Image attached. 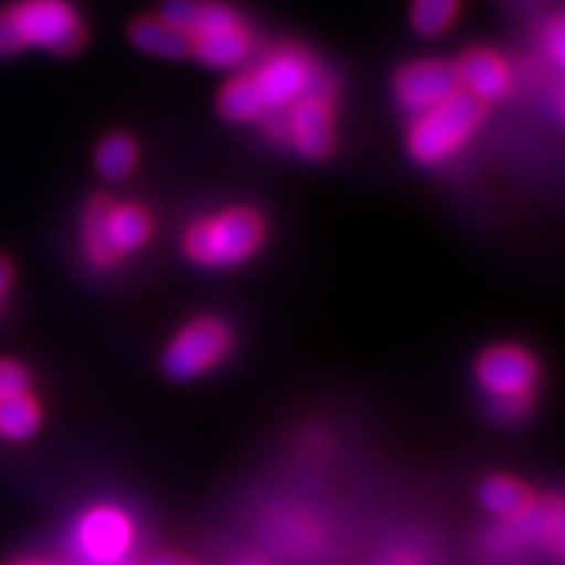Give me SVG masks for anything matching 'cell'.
<instances>
[{
	"label": "cell",
	"instance_id": "cell-1",
	"mask_svg": "<svg viewBox=\"0 0 565 565\" xmlns=\"http://www.w3.org/2000/svg\"><path fill=\"white\" fill-rule=\"evenodd\" d=\"M84 43L78 14L64 0H23L0 14V55H12L26 46L52 52H75Z\"/></svg>",
	"mask_w": 565,
	"mask_h": 565
},
{
	"label": "cell",
	"instance_id": "cell-2",
	"mask_svg": "<svg viewBox=\"0 0 565 565\" xmlns=\"http://www.w3.org/2000/svg\"><path fill=\"white\" fill-rule=\"evenodd\" d=\"M265 218L250 207L207 215L186 230L184 250L201 267H236L265 244Z\"/></svg>",
	"mask_w": 565,
	"mask_h": 565
},
{
	"label": "cell",
	"instance_id": "cell-3",
	"mask_svg": "<svg viewBox=\"0 0 565 565\" xmlns=\"http://www.w3.org/2000/svg\"><path fill=\"white\" fill-rule=\"evenodd\" d=\"M486 107L471 95L457 93L439 107H430L419 113L408 132V150L419 164H439L473 136L480 127Z\"/></svg>",
	"mask_w": 565,
	"mask_h": 565
},
{
	"label": "cell",
	"instance_id": "cell-4",
	"mask_svg": "<svg viewBox=\"0 0 565 565\" xmlns=\"http://www.w3.org/2000/svg\"><path fill=\"white\" fill-rule=\"evenodd\" d=\"M230 348H233V337H230L227 324L215 316H201L175 333V339L167 344L161 362L172 380L186 382L213 371L227 356Z\"/></svg>",
	"mask_w": 565,
	"mask_h": 565
},
{
	"label": "cell",
	"instance_id": "cell-5",
	"mask_svg": "<svg viewBox=\"0 0 565 565\" xmlns=\"http://www.w3.org/2000/svg\"><path fill=\"white\" fill-rule=\"evenodd\" d=\"M250 78L256 84L262 100H265L267 113L290 109L296 100L305 98L308 93H319L322 89V75H319V70L301 52L294 50L276 52V55L267 57L265 64L258 66Z\"/></svg>",
	"mask_w": 565,
	"mask_h": 565
},
{
	"label": "cell",
	"instance_id": "cell-6",
	"mask_svg": "<svg viewBox=\"0 0 565 565\" xmlns=\"http://www.w3.org/2000/svg\"><path fill=\"white\" fill-rule=\"evenodd\" d=\"M537 359L516 344H494L477 359V382L494 399H525L537 385Z\"/></svg>",
	"mask_w": 565,
	"mask_h": 565
},
{
	"label": "cell",
	"instance_id": "cell-7",
	"mask_svg": "<svg viewBox=\"0 0 565 565\" xmlns=\"http://www.w3.org/2000/svg\"><path fill=\"white\" fill-rule=\"evenodd\" d=\"M333 93H308L287 113V138L296 150L310 161H322L337 147V124H333Z\"/></svg>",
	"mask_w": 565,
	"mask_h": 565
},
{
	"label": "cell",
	"instance_id": "cell-8",
	"mask_svg": "<svg viewBox=\"0 0 565 565\" xmlns=\"http://www.w3.org/2000/svg\"><path fill=\"white\" fill-rule=\"evenodd\" d=\"M457 93L459 81L454 64H443V61L408 64L396 75V98L411 113H425L430 107H439L443 100Z\"/></svg>",
	"mask_w": 565,
	"mask_h": 565
},
{
	"label": "cell",
	"instance_id": "cell-9",
	"mask_svg": "<svg viewBox=\"0 0 565 565\" xmlns=\"http://www.w3.org/2000/svg\"><path fill=\"white\" fill-rule=\"evenodd\" d=\"M78 543L86 557L98 559V563H113L127 554L129 543H132V525L118 509L100 505L81 520Z\"/></svg>",
	"mask_w": 565,
	"mask_h": 565
},
{
	"label": "cell",
	"instance_id": "cell-10",
	"mask_svg": "<svg viewBox=\"0 0 565 565\" xmlns=\"http://www.w3.org/2000/svg\"><path fill=\"white\" fill-rule=\"evenodd\" d=\"M459 81V93L471 95L473 100H480L482 107L491 100H500L509 95L511 72L500 55L488 50H471L459 57V64L454 66Z\"/></svg>",
	"mask_w": 565,
	"mask_h": 565
},
{
	"label": "cell",
	"instance_id": "cell-11",
	"mask_svg": "<svg viewBox=\"0 0 565 565\" xmlns=\"http://www.w3.org/2000/svg\"><path fill=\"white\" fill-rule=\"evenodd\" d=\"M161 21H167L193 41V38L210 35L218 29L238 26V14L213 0H167L161 9Z\"/></svg>",
	"mask_w": 565,
	"mask_h": 565
},
{
	"label": "cell",
	"instance_id": "cell-12",
	"mask_svg": "<svg viewBox=\"0 0 565 565\" xmlns=\"http://www.w3.org/2000/svg\"><path fill=\"white\" fill-rule=\"evenodd\" d=\"M104 227H107V238L118 256L141 250L143 244L150 242L152 236L150 213L143 207H138V204H115V201H109Z\"/></svg>",
	"mask_w": 565,
	"mask_h": 565
},
{
	"label": "cell",
	"instance_id": "cell-13",
	"mask_svg": "<svg viewBox=\"0 0 565 565\" xmlns=\"http://www.w3.org/2000/svg\"><path fill=\"white\" fill-rule=\"evenodd\" d=\"M207 66H218V70H227V66H238L250 57V35L244 32L242 23L230 29H218V32H210V35L193 38V52Z\"/></svg>",
	"mask_w": 565,
	"mask_h": 565
},
{
	"label": "cell",
	"instance_id": "cell-14",
	"mask_svg": "<svg viewBox=\"0 0 565 565\" xmlns=\"http://www.w3.org/2000/svg\"><path fill=\"white\" fill-rule=\"evenodd\" d=\"M129 41L141 52L158 57H186L193 52V41L161 18H143V21L132 23Z\"/></svg>",
	"mask_w": 565,
	"mask_h": 565
},
{
	"label": "cell",
	"instance_id": "cell-15",
	"mask_svg": "<svg viewBox=\"0 0 565 565\" xmlns=\"http://www.w3.org/2000/svg\"><path fill=\"white\" fill-rule=\"evenodd\" d=\"M43 423L41 402L29 394L9 396L0 402V437L9 443H26L38 434Z\"/></svg>",
	"mask_w": 565,
	"mask_h": 565
},
{
	"label": "cell",
	"instance_id": "cell-16",
	"mask_svg": "<svg viewBox=\"0 0 565 565\" xmlns=\"http://www.w3.org/2000/svg\"><path fill=\"white\" fill-rule=\"evenodd\" d=\"M480 502L497 516H520L531 509L534 497L520 480L497 473L480 486Z\"/></svg>",
	"mask_w": 565,
	"mask_h": 565
},
{
	"label": "cell",
	"instance_id": "cell-17",
	"mask_svg": "<svg viewBox=\"0 0 565 565\" xmlns=\"http://www.w3.org/2000/svg\"><path fill=\"white\" fill-rule=\"evenodd\" d=\"M218 109H222V115L227 121L236 124L256 121V118L267 115L265 100L258 95L250 75H238V78H233L224 86L222 95H218Z\"/></svg>",
	"mask_w": 565,
	"mask_h": 565
},
{
	"label": "cell",
	"instance_id": "cell-18",
	"mask_svg": "<svg viewBox=\"0 0 565 565\" xmlns=\"http://www.w3.org/2000/svg\"><path fill=\"white\" fill-rule=\"evenodd\" d=\"M109 201L107 195H98V199L89 201V207H86L84 215V247H86V256L89 262L98 267H113L118 265V253L113 250V244L107 238V210H109Z\"/></svg>",
	"mask_w": 565,
	"mask_h": 565
},
{
	"label": "cell",
	"instance_id": "cell-19",
	"mask_svg": "<svg viewBox=\"0 0 565 565\" xmlns=\"http://www.w3.org/2000/svg\"><path fill=\"white\" fill-rule=\"evenodd\" d=\"M138 161V147L136 141L124 132H113L104 141L98 143V156H95V164H98L100 175H107V179L121 181L127 179L129 172L136 170Z\"/></svg>",
	"mask_w": 565,
	"mask_h": 565
},
{
	"label": "cell",
	"instance_id": "cell-20",
	"mask_svg": "<svg viewBox=\"0 0 565 565\" xmlns=\"http://www.w3.org/2000/svg\"><path fill=\"white\" fill-rule=\"evenodd\" d=\"M459 12V0H414L411 7V21L414 29L425 38L443 35L451 26Z\"/></svg>",
	"mask_w": 565,
	"mask_h": 565
},
{
	"label": "cell",
	"instance_id": "cell-21",
	"mask_svg": "<svg viewBox=\"0 0 565 565\" xmlns=\"http://www.w3.org/2000/svg\"><path fill=\"white\" fill-rule=\"evenodd\" d=\"M29 391V371L14 362V359H0V402L9 396L26 394Z\"/></svg>",
	"mask_w": 565,
	"mask_h": 565
},
{
	"label": "cell",
	"instance_id": "cell-22",
	"mask_svg": "<svg viewBox=\"0 0 565 565\" xmlns=\"http://www.w3.org/2000/svg\"><path fill=\"white\" fill-rule=\"evenodd\" d=\"M545 43H548V52L554 55V61L565 70V14L554 18L548 32H545Z\"/></svg>",
	"mask_w": 565,
	"mask_h": 565
},
{
	"label": "cell",
	"instance_id": "cell-23",
	"mask_svg": "<svg viewBox=\"0 0 565 565\" xmlns=\"http://www.w3.org/2000/svg\"><path fill=\"white\" fill-rule=\"evenodd\" d=\"M12 290V265L7 258H0V308H3V299Z\"/></svg>",
	"mask_w": 565,
	"mask_h": 565
},
{
	"label": "cell",
	"instance_id": "cell-24",
	"mask_svg": "<svg viewBox=\"0 0 565 565\" xmlns=\"http://www.w3.org/2000/svg\"><path fill=\"white\" fill-rule=\"evenodd\" d=\"M150 565H199V563L190 557H181V554H161V557L152 559Z\"/></svg>",
	"mask_w": 565,
	"mask_h": 565
},
{
	"label": "cell",
	"instance_id": "cell-25",
	"mask_svg": "<svg viewBox=\"0 0 565 565\" xmlns=\"http://www.w3.org/2000/svg\"><path fill=\"white\" fill-rule=\"evenodd\" d=\"M12 565H50V563H43V559H18V563Z\"/></svg>",
	"mask_w": 565,
	"mask_h": 565
}]
</instances>
